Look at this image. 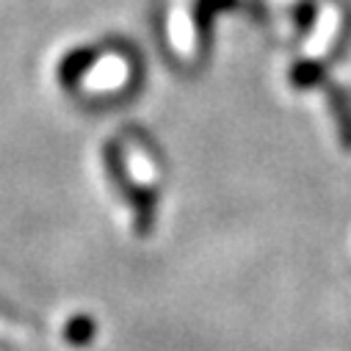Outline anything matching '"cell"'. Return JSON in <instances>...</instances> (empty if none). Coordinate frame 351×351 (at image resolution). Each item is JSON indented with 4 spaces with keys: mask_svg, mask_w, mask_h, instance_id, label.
Returning a JSON list of instances; mask_svg holds the SVG:
<instances>
[{
    "mask_svg": "<svg viewBox=\"0 0 351 351\" xmlns=\"http://www.w3.org/2000/svg\"><path fill=\"white\" fill-rule=\"evenodd\" d=\"M0 340H3V343H12V346H20V343L28 340V329H25L17 318L6 315L3 310H0Z\"/></svg>",
    "mask_w": 351,
    "mask_h": 351,
    "instance_id": "2",
    "label": "cell"
},
{
    "mask_svg": "<svg viewBox=\"0 0 351 351\" xmlns=\"http://www.w3.org/2000/svg\"><path fill=\"white\" fill-rule=\"evenodd\" d=\"M97 56H100V50H92V47H77V50H72V53L61 61V66H58V80L66 83V86H75V83L80 80V75H86V72L92 69V64L97 61Z\"/></svg>",
    "mask_w": 351,
    "mask_h": 351,
    "instance_id": "1",
    "label": "cell"
}]
</instances>
